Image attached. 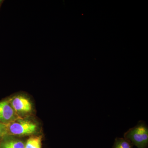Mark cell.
Here are the masks:
<instances>
[{
  "instance_id": "obj_1",
  "label": "cell",
  "mask_w": 148,
  "mask_h": 148,
  "mask_svg": "<svg viewBox=\"0 0 148 148\" xmlns=\"http://www.w3.org/2000/svg\"><path fill=\"white\" fill-rule=\"evenodd\" d=\"M6 125L8 136H29L36 133L38 130L36 123L24 118L17 119Z\"/></svg>"
},
{
  "instance_id": "obj_2",
  "label": "cell",
  "mask_w": 148,
  "mask_h": 148,
  "mask_svg": "<svg viewBox=\"0 0 148 148\" xmlns=\"http://www.w3.org/2000/svg\"><path fill=\"white\" fill-rule=\"evenodd\" d=\"M124 138L128 140L138 148H147L148 144V128L143 121H140L133 128H130L124 135Z\"/></svg>"
},
{
  "instance_id": "obj_3",
  "label": "cell",
  "mask_w": 148,
  "mask_h": 148,
  "mask_svg": "<svg viewBox=\"0 0 148 148\" xmlns=\"http://www.w3.org/2000/svg\"><path fill=\"white\" fill-rule=\"evenodd\" d=\"M8 100L12 108L20 118H24V116L32 112V103L29 98L24 95H16Z\"/></svg>"
},
{
  "instance_id": "obj_4",
  "label": "cell",
  "mask_w": 148,
  "mask_h": 148,
  "mask_svg": "<svg viewBox=\"0 0 148 148\" xmlns=\"http://www.w3.org/2000/svg\"><path fill=\"white\" fill-rule=\"evenodd\" d=\"M20 117L16 114L8 100L0 102V123L7 125Z\"/></svg>"
},
{
  "instance_id": "obj_5",
  "label": "cell",
  "mask_w": 148,
  "mask_h": 148,
  "mask_svg": "<svg viewBox=\"0 0 148 148\" xmlns=\"http://www.w3.org/2000/svg\"><path fill=\"white\" fill-rule=\"evenodd\" d=\"M25 144L20 139L7 136L0 142V148H24Z\"/></svg>"
},
{
  "instance_id": "obj_6",
  "label": "cell",
  "mask_w": 148,
  "mask_h": 148,
  "mask_svg": "<svg viewBox=\"0 0 148 148\" xmlns=\"http://www.w3.org/2000/svg\"><path fill=\"white\" fill-rule=\"evenodd\" d=\"M42 137L32 136L25 143L24 148H42Z\"/></svg>"
},
{
  "instance_id": "obj_7",
  "label": "cell",
  "mask_w": 148,
  "mask_h": 148,
  "mask_svg": "<svg viewBox=\"0 0 148 148\" xmlns=\"http://www.w3.org/2000/svg\"><path fill=\"white\" fill-rule=\"evenodd\" d=\"M129 141L125 138H117L114 143L113 148H133Z\"/></svg>"
},
{
  "instance_id": "obj_8",
  "label": "cell",
  "mask_w": 148,
  "mask_h": 148,
  "mask_svg": "<svg viewBox=\"0 0 148 148\" xmlns=\"http://www.w3.org/2000/svg\"><path fill=\"white\" fill-rule=\"evenodd\" d=\"M8 136L7 125L0 123V142Z\"/></svg>"
},
{
  "instance_id": "obj_9",
  "label": "cell",
  "mask_w": 148,
  "mask_h": 148,
  "mask_svg": "<svg viewBox=\"0 0 148 148\" xmlns=\"http://www.w3.org/2000/svg\"><path fill=\"white\" fill-rule=\"evenodd\" d=\"M3 1H3V0H0V8H1V6Z\"/></svg>"
}]
</instances>
